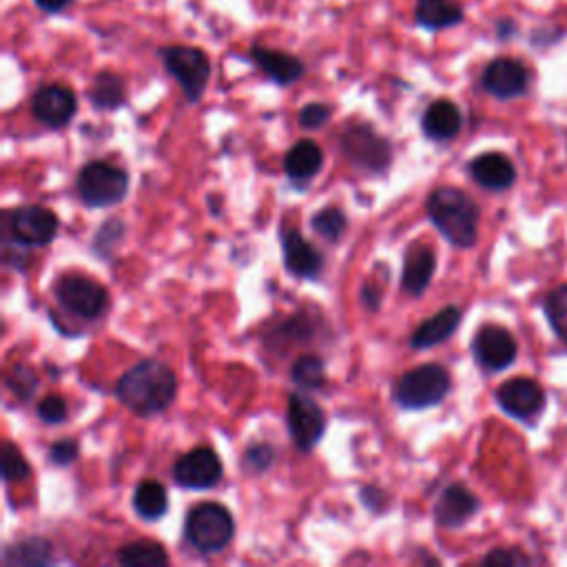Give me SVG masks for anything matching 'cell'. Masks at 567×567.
<instances>
[{
    "mask_svg": "<svg viewBox=\"0 0 567 567\" xmlns=\"http://www.w3.org/2000/svg\"><path fill=\"white\" fill-rule=\"evenodd\" d=\"M0 458H2V478L7 483H16V481L29 478L31 467H29L24 454L11 441L2 443V456Z\"/></svg>",
    "mask_w": 567,
    "mask_h": 567,
    "instance_id": "32",
    "label": "cell"
},
{
    "mask_svg": "<svg viewBox=\"0 0 567 567\" xmlns=\"http://www.w3.org/2000/svg\"><path fill=\"white\" fill-rule=\"evenodd\" d=\"M310 226H312V230H315L321 239H326V241H330V244H337V241L346 235L348 217L343 215L341 208H337V206H326V208H321V210H317V213L312 215Z\"/></svg>",
    "mask_w": 567,
    "mask_h": 567,
    "instance_id": "30",
    "label": "cell"
},
{
    "mask_svg": "<svg viewBox=\"0 0 567 567\" xmlns=\"http://www.w3.org/2000/svg\"><path fill=\"white\" fill-rule=\"evenodd\" d=\"M412 18L419 29L436 33L458 27L465 20V9L458 0H416Z\"/></svg>",
    "mask_w": 567,
    "mask_h": 567,
    "instance_id": "20",
    "label": "cell"
},
{
    "mask_svg": "<svg viewBox=\"0 0 567 567\" xmlns=\"http://www.w3.org/2000/svg\"><path fill=\"white\" fill-rule=\"evenodd\" d=\"M281 257L286 270L299 279H317L321 275V252H317L315 246L295 228L281 230Z\"/></svg>",
    "mask_w": 567,
    "mask_h": 567,
    "instance_id": "17",
    "label": "cell"
},
{
    "mask_svg": "<svg viewBox=\"0 0 567 567\" xmlns=\"http://www.w3.org/2000/svg\"><path fill=\"white\" fill-rule=\"evenodd\" d=\"M248 58L277 86H292L306 75V62L295 53H288L281 49L252 44L248 49Z\"/></svg>",
    "mask_w": 567,
    "mask_h": 567,
    "instance_id": "15",
    "label": "cell"
},
{
    "mask_svg": "<svg viewBox=\"0 0 567 567\" xmlns=\"http://www.w3.org/2000/svg\"><path fill=\"white\" fill-rule=\"evenodd\" d=\"M436 270V255L427 246H412L403 257L401 288L410 297H421L430 286Z\"/></svg>",
    "mask_w": 567,
    "mask_h": 567,
    "instance_id": "21",
    "label": "cell"
},
{
    "mask_svg": "<svg viewBox=\"0 0 567 567\" xmlns=\"http://www.w3.org/2000/svg\"><path fill=\"white\" fill-rule=\"evenodd\" d=\"M527 563L529 558L518 549H492L483 558V565H527Z\"/></svg>",
    "mask_w": 567,
    "mask_h": 567,
    "instance_id": "40",
    "label": "cell"
},
{
    "mask_svg": "<svg viewBox=\"0 0 567 567\" xmlns=\"http://www.w3.org/2000/svg\"><path fill=\"white\" fill-rule=\"evenodd\" d=\"M7 385H9V390H11L18 399L27 401V399H31V394H33L35 388H38V377H35L33 368H29V365H24V363H18V365L11 368V372H9V377H7Z\"/></svg>",
    "mask_w": 567,
    "mask_h": 567,
    "instance_id": "33",
    "label": "cell"
},
{
    "mask_svg": "<svg viewBox=\"0 0 567 567\" xmlns=\"http://www.w3.org/2000/svg\"><path fill=\"white\" fill-rule=\"evenodd\" d=\"M157 55L166 73L179 84L186 102L195 104L202 100L208 80H210V58L204 49L193 44H164L157 49Z\"/></svg>",
    "mask_w": 567,
    "mask_h": 567,
    "instance_id": "3",
    "label": "cell"
},
{
    "mask_svg": "<svg viewBox=\"0 0 567 567\" xmlns=\"http://www.w3.org/2000/svg\"><path fill=\"white\" fill-rule=\"evenodd\" d=\"M78 454H80L78 441H73V439H60V441H55V443L49 447L47 458H49V463H53V465L66 467V465H71V463L78 458Z\"/></svg>",
    "mask_w": 567,
    "mask_h": 567,
    "instance_id": "38",
    "label": "cell"
},
{
    "mask_svg": "<svg viewBox=\"0 0 567 567\" xmlns=\"http://www.w3.org/2000/svg\"><path fill=\"white\" fill-rule=\"evenodd\" d=\"M78 195L91 208L115 206L126 197L128 173L115 164L95 159L78 173Z\"/></svg>",
    "mask_w": 567,
    "mask_h": 567,
    "instance_id": "6",
    "label": "cell"
},
{
    "mask_svg": "<svg viewBox=\"0 0 567 567\" xmlns=\"http://www.w3.org/2000/svg\"><path fill=\"white\" fill-rule=\"evenodd\" d=\"M115 394L131 412L153 416L175 401L177 379L164 361L142 359L117 379Z\"/></svg>",
    "mask_w": 567,
    "mask_h": 567,
    "instance_id": "1",
    "label": "cell"
},
{
    "mask_svg": "<svg viewBox=\"0 0 567 567\" xmlns=\"http://www.w3.org/2000/svg\"><path fill=\"white\" fill-rule=\"evenodd\" d=\"M425 210L436 230L456 248H472L478 235V206L454 186H439L427 195Z\"/></svg>",
    "mask_w": 567,
    "mask_h": 567,
    "instance_id": "2",
    "label": "cell"
},
{
    "mask_svg": "<svg viewBox=\"0 0 567 567\" xmlns=\"http://www.w3.org/2000/svg\"><path fill=\"white\" fill-rule=\"evenodd\" d=\"M332 117V106L326 104V102H308L299 109V115H297V122L301 128H308V131H317L321 126H326Z\"/></svg>",
    "mask_w": 567,
    "mask_h": 567,
    "instance_id": "34",
    "label": "cell"
},
{
    "mask_svg": "<svg viewBox=\"0 0 567 567\" xmlns=\"http://www.w3.org/2000/svg\"><path fill=\"white\" fill-rule=\"evenodd\" d=\"M31 113L40 124L49 128H62L78 113V95L66 84H42L31 95Z\"/></svg>",
    "mask_w": 567,
    "mask_h": 567,
    "instance_id": "11",
    "label": "cell"
},
{
    "mask_svg": "<svg viewBox=\"0 0 567 567\" xmlns=\"http://www.w3.org/2000/svg\"><path fill=\"white\" fill-rule=\"evenodd\" d=\"M290 377L301 390H319L326 385V365L315 354H301L292 363Z\"/></svg>",
    "mask_w": 567,
    "mask_h": 567,
    "instance_id": "29",
    "label": "cell"
},
{
    "mask_svg": "<svg viewBox=\"0 0 567 567\" xmlns=\"http://www.w3.org/2000/svg\"><path fill=\"white\" fill-rule=\"evenodd\" d=\"M514 27H516V24H514L512 20H498V24H496V31H498V35H501V38H505V33H512V31H516Z\"/></svg>",
    "mask_w": 567,
    "mask_h": 567,
    "instance_id": "44",
    "label": "cell"
},
{
    "mask_svg": "<svg viewBox=\"0 0 567 567\" xmlns=\"http://www.w3.org/2000/svg\"><path fill=\"white\" fill-rule=\"evenodd\" d=\"M224 467L210 447H193L173 465V481L184 489H210L221 481Z\"/></svg>",
    "mask_w": 567,
    "mask_h": 567,
    "instance_id": "10",
    "label": "cell"
},
{
    "mask_svg": "<svg viewBox=\"0 0 567 567\" xmlns=\"http://www.w3.org/2000/svg\"><path fill=\"white\" fill-rule=\"evenodd\" d=\"M272 461H275V447L270 443H255L244 454L246 467L255 474L266 472L272 465Z\"/></svg>",
    "mask_w": 567,
    "mask_h": 567,
    "instance_id": "35",
    "label": "cell"
},
{
    "mask_svg": "<svg viewBox=\"0 0 567 567\" xmlns=\"http://www.w3.org/2000/svg\"><path fill=\"white\" fill-rule=\"evenodd\" d=\"M86 97L95 111H117L126 104L124 78L109 69L97 71L86 86Z\"/></svg>",
    "mask_w": 567,
    "mask_h": 567,
    "instance_id": "23",
    "label": "cell"
},
{
    "mask_svg": "<svg viewBox=\"0 0 567 567\" xmlns=\"http://www.w3.org/2000/svg\"><path fill=\"white\" fill-rule=\"evenodd\" d=\"M38 416L40 421L49 423V425H58L66 419V403L62 396L58 394H49L38 403Z\"/></svg>",
    "mask_w": 567,
    "mask_h": 567,
    "instance_id": "37",
    "label": "cell"
},
{
    "mask_svg": "<svg viewBox=\"0 0 567 567\" xmlns=\"http://www.w3.org/2000/svg\"><path fill=\"white\" fill-rule=\"evenodd\" d=\"M122 233H124V224H122L120 219H109V221H104V224L100 226V230L95 233V239H93L95 252H100V255L109 252V250L113 248V244L122 237Z\"/></svg>",
    "mask_w": 567,
    "mask_h": 567,
    "instance_id": "36",
    "label": "cell"
},
{
    "mask_svg": "<svg viewBox=\"0 0 567 567\" xmlns=\"http://www.w3.org/2000/svg\"><path fill=\"white\" fill-rule=\"evenodd\" d=\"M117 563L124 567H166L168 554L155 540H135L117 549Z\"/></svg>",
    "mask_w": 567,
    "mask_h": 567,
    "instance_id": "27",
    "label": "cell"
},
{
    "mask_svg": "<svg viewBox=\"0 0 567 567\" xmlns=\"http://www.w3.org/2000/svg\"><path fill=\"white\" fill-rule=\"evenodd\" d=\"M452 388L450 372L439 363H423L408 370L396 388L394 401L405 410H425L439 405Z\"/></svg>",
    "mask_w": 567,
    "mask_h": 567,
    "instance_id": "5",
    "label": "cell"
},
{
    "mask_svg": "<svg viewBox=\"0 0 567 567\" xmlns=\"http://www.w3.org/2000/svg\"><path fill=\"white\" fill-rule=\"evenodd\" d=\"M470 173L476 184H481L487 190H505L516 179V168L512 159L503 153H481L472 159Z\"/></svg>",
    "mask_w": 567,
    "mask_h": 567,
    "instance_id": "22",
    "label": "cell"
},
{
    "mask_svg": "<svg viewBox=\"0 0 567 567\" xmlns=\"http://www.w3.org/2000/svg\"><path fill=\"white\" fill-rule=\"evenodd\" d=\"M235 534L233 514L221 503L195 505L184 523L186 540L202 554L221 551Z\"/></svg>",
    "mask_w": 567,
    "mask_h": 567,
    "instance_id": "4",
    "label": "cell"
},
{
    "mask_svg": "<svg viewBox=\"0 0 567 567\" xmlns=\"http://www.w3.org/2000/svg\"><path fill=\"white\" fill-rule=\"evenodd\" d=\"M286 423H288V432H290L292 443L301 452L312 450L326 432L323 410L317 405L315 399H310L303 392H290L288 394Z\"/></svg>",
    "mask_w": 567,
    "mask_h": 567,
    "instance_id": "9",
    "label": "cell"
},
{
    "mask_svg": "<svg viewBox=\"0 0 567 567\" xmlns=\"http://www.w3.org/2000/svg\"><path fill=\"white\" fill-rule=\"evenodd\" d=\"M321 166H323V151L315 140L295 142L284 157V171L292 182L312 179L321 171Z\"/></svg>",
    "mask_w": 567,
    "mask_h": 567,
    "instance_id": "25",
    "label": "cell"
},
{
    "mask_svg": "<svg viewBox=\"0 0 567 567\" xmlns=\"http://www.w3.org/2000/svg\"><path fill=\"white\" fill-rule=\"evenodd\" d=\"M2 560H4V565L40 567V565H49L53 560V556H51V545L44 538L31 536V538H24V540L7 547Z\"/></svg>",
    "mask_w": 567,
    "mask_h": 567,
    "instance_id": "28",
    "label": "cell"
},
{
    "mask_svg": "<svg viewBox=\"0 0 567 567\" xmlns=\"http://www.w3.org/2000/svg\"><path fill=\"white\" fill-rule=\"evenodd\" d=\"M35 4V9H40L47 16H55L62 13L69 4H73L75 0H31Z\"/></svg>",
    "mask_w": 567,
    "mask_h": 567,
    "instance_id": "42",
    "label": "cell"
},
{
    "mask_svg": "<svg viewBox=\"0 0 567 567\" xmlns=\"http://www.w3.org/2000/svg\"><path fill=\"white\" fill-rule=\"evenodd\" d=\"M133 509L144 520H159L168 509V496L162 483L142 481L133 489Z\"/></svg>",
    "mask_w": 567,
    "mask_h": 567,
    "instance_id": "26",
    "label": "cell"
},
{
    "mask_svg": "<svg viewBox=\"0 0 567 567\" xmlns=\"http://www.w3.org/2000/svg\"><path fill=\"white\" fill-rule=\"evenodd\" d=\"M58 215L44 206H20L9 215V233L22 246H47L58 235Z\"/></svg>",
    "mask_w": 567,
    "mask_h": 567,
    "instance_id": "12",
    "label": "cell"
},
{
    "mask_svg": "<svg viewBox=\"0 0 567 567\" xmlns=\"http://www.w3.org/2000/svg\"><path fill=\"white\" fill-rule=\"evenodd\" d=\"M496 401L503 412H507L514 419L527 421L536 416L545 405V392L543 388L527 377H516L505 381L496 390Z\"/></svg>",
    "mask_w": 567,
    "mask_h": 567,
    "instance_id": "16",
    "label": "cell"
},
{
    "mask_svg": "<svg viewBox=\"0 0 567 567\" xmlns=\"http://www.w3.org/2000/svg\"><path fill=\"white\" fill-rule=\"evenodd\" d=\"M518 352V346L514 337L494 323H487L478 328V332L472 339V354L476 363L487 370V372H498L505 370L514 363Z\"/></svg>",
    "mask_w": 567,
    "mask_h": 567,
    "instance_id": "14",
    "label": "cell"
},
{
    "mask_svg": "<svg viewBox=\"0 0 567 567\" xmlns=\"http://www.w3.org/2000/svg\"><path fill=\"white\" fill-rule=\"evenodd\" d=\"M341 151L350 164L365 173H383L390 166V142L368 122H350L339 135Z\"/></svg>",
    "mask_w": 567,
    "mask_h": 567,
    "instance_id": "7",
    "label": "cell"
},
{
    "mask_svg": "<svg viewBox=\"0 0 567 567\" xmlns=\"http://www.w3.org/2000/svg\"><path fill=\"white\" fill-rule=\"evenodd\" d=\"M481 86L498 100H514L527 91L529 71L520 60L498 55L485 64L481 73Z\"/></svg>",
    "mask_w": 567,
    "mask_h": 567,
    "instance_id": "13",
    "label": "cell"
},
{
    "mask_svg": "<svg viewBox=\"0 0 567 567\" xmlns=\"http://www.w3.org/2000/svg\"><path fill=\"white\" fill-rule=\"evenodd\" d=\"M275 337H281V339L290 337L295 341H308L312 337V326H310V321L306 317L295 315V317H290L286 323H281L277 328Z\"/></svg>",
    "mask_w": 567,
    "mask_h": 567,
    "instance_id": "39",
    "label": "cell"
},
{
    "mask_svg": "<svg viewBox=\"0 0 567 567\" xmlns=\"http://www.w3.org/2000/svg\"><path fill=\"white\" fill-rule=\"evenodd\" d=\"M361 299L365 301L368 308L377 310L379 308V301H381V292L377 288H372V284H365L363 290H361Z\"/></svg>",
    "mask_w": 567,
    "mask_h": 567,
    "instance_id": "43",
    "label": "cell"
},
{
    "mask_svg": "<svg viewBox=\"0 0 567 567\" xmlns=\"http://www.w3.org/2000/svg\"><path fill=\"white\" fill-rule=\"evenodd\" d=\"M458 321H461V312L456 306L441 308L436 315H432L430 319L419 323V328L412 332V337H410L412 348L425 350V348H432V346L450 339L454 334V330L458 328Z\"/></svg>",
    "mask_w": 567,
    "mask_h": 567,
    "instance_id": "24",
    "label": "cell"
},
{
    "mask_svg": "<svg viewBox=\"0 0 567 567\" xmlns=\"http://www.w3.org/2000/svg\"><path fill=\"white\" fill-rule=\"evenodd\" d=\"M53 295L64 310L89 321L102 317L109 308V292L104 286L80 272L62 275L53 284Z\"/></svg>",
    "mask_w": 567,
    "mask_h": 567,
    "instance_id": "8",
    "label": "cell"
},
{
    "mask_svg": "<svg viewBox=\"0 0 567 567\" xmlns=\"http://www.w3.org/2000/svg\"><path fill=\"white\" fill-rule=\"evenodd\" d=\"M543 310L556 337L563 343H567V286H558L551 292H547L543 301Z\"/></svg>",
    "mask_w": 567,
    "mask_h": 567,
    "instance_id": "31",
    "label": "cell"
},
{
    "mask_svg": "<svg viewBox=\"0 0 567 567\" xmlns=\"http://www.w3.org/2000/svg\"><path fill=\"white\" fill-rule=\"evenodd\" d=\"M476 509H478L476 496L465 485L452 483L439 494L434 503V518L441 527L458 529L476 514Z\"/></svg>",
    "mask_w": 567,
    "mask_h": 567,
    "instance_id": "18",
    "label": "cell"
},
{
    "mask_svg": "<svg viewBox=\"0 0 567 567\" xmlns=\"http://www.w3.org/2000/svg\"><path fill=\"white\" fill-rule=\"evenodd\" d=\"M361 501H363V505L368 507V509H372V512H381V507H383V503H385V494L383 492H379L377 487H363L361 489Z\"/></svg>",
    "mask_w": 567,
    "mask_h": 567,
    "instance_id": "41",
    "label": "cell"
},
{
    "mask_svg": "<svg viewBox=\"0 0 567 567\" xmlns=\"http://www.w3.org/2000/svg\"><path fill=\"white\" fill-rule=\"evenodd\" d=\"M461 126H463L461 109L447 97L434 100L421 115V131L432 142H447L456 137Z\"/></svg>",
    "mask_w": 567,
    "mask_h": 567,
    "instance_id": "19",
    "label": "cell"
}]
</instances>
